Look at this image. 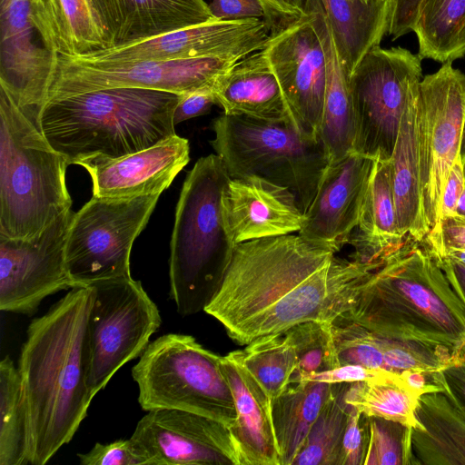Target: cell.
Masks as SVG:
<instances>
[{"mask_svg":"<svg viewBox=\"0 0 465 465\" xmlns=\"http://www.w3.org/2000/svg\"><path fill=\"white\" fill-rule=\"evenodd\" d=\"M160 195L93 196L74 213L65 247L66 268L74 288L131 276L134 242L146 226Z\"/></svg>","mask_w":465,"mask_h":465,"instance_id":"cell-11","label":"cell"},{"mask_svg":"<svg viewBox=\"0 0 465 465\" xmlns=\"http://www.w3.org/2000/svg\"><path fill=\"white\" fill-rule=\"evenodd\" d=\"M366 451L363 465H414L411 429L394 420L364 415Z\"/></svg>","mask_w":465,"mask_h":465,"instance_id":"cell-39","label":"cell"},{"mask_svg":"<svg viewBox=\"0 0 465 465\" xmlns=\"http://www.w3.org/2000/svg\"><path fill=\"white\" fill-rule=\"evenodd\" d=\"M231 177L215 153L201 157L184 180L171 239L170 297L177 312L195 314L218 293L233 257L228 208Z\"/></svg>","mask_w":465,"mask_h":465,"instance_id":"cell-5","label":"cell"},{"mask_svg":"<svg viewBox=\"0 0 465 465\" xmlns=\"http://www.w3.org/2000/svg\"><path fill=\"white\" fill-rule=\"evenodd\" d=\"M31 17L43 44L54 54L83 55L109 47L92 0H40Z\"/></svg>","mask_w":465,"mask_h":465,"instance_id":"cell-28","label":"cell"},{"mask_svg":"<svg viewBox=\"0 0 465 465\" xmlns=\"http://www.w3.org/2000/svg\"><path fill=\"white\" fill-rule=\"evenodd\" d=\"M213 91L216 105L225 114L294 123L277 77L262 50L238 61L218 79Z\"/></svg>","mask_w":465,"mask_h":465,"instance_id":"cell-25","label":"cell"},{"mask_svg":"<svg viewBox=\"0 0 465 465\" xmlns=\"http://www.w3.org/2000/svg\"><path fill=\"white\" fill-rule=\"evenodd\" d=\"M181 96L119 87L51 99L42 110L39 126L68 165L92 157L115 159L176 134L173 114Z\"/></svg>","mask_w":465,"mask_h":465,"instance_id":"cell-4","label":"cell"},{"mask_svg":"<svg viewBox=\"0 0 465 465\" xmlns=\"http://www.w3.org/2000/svg\"><path fill=\"white\" fill-rule=\"evenodd\" d=\"M419 56L439 63L465 55V0H425L413 31Z\"/></svg>","mask_w":465,"mask_h":465,"instance_id":"cell-33","label":"cell"},{"mask_svg":"<svg viewBox=\"0 0 465 465\" xmlns=\"http://www.w3.org/2000/svg\"><path fill=\"white\" fill-rule=\"evenodd\" d=\"M465 117V74L443 63L425 75L419 86L418 149L425 242L439 258L446 256L440 223L441 198L451 167L460 152Z\"/></svg>","mask_w":465,"mask_h":465,"instance_id":"cell-9","label":"cell"},{"mask_svg":"<svg viewBox=\"0 0 465 465\" xmlns=\"http://www.w3.org/2000/svg\"><path fill=\"white\" fill-rule=\"evenodd\" d=\"M211 144L232 179L258 176L289 189L307 212L329 166L321 138L289 120L223 114L212 124Z\"/></svg>","mask_w":465,"mask_h":465,"instance_id":"cell-7","label":"cell"},{"mask_svg":"<svg viewBox=\"0 0 465 465\" xmlns=\"http://www.w3.org/2000/svg\"><path fill=\"white\" fill-rule=\"evenodd\" d=\"M460 157L465 155V117L462 124L461 140H460Z\"/></svg>","mask_w":465,"mask_h":465,"instance_id":"cell-53","label":"cell"},{"mask_svg":"<svg viewBox=\"0 0 465 465\" xmlns=\"http://www.w3.org/2000/svg\"><path fill=\"white\" fill-rule=\"evenodd\" d=\"M365 451L366 427L364 415L350 406L338 465H363Z\"/></svg>","mask_w":465,"mask_h":465,"instance_id":"cell-41","label":"cell"},{"mask_svg":"<svg viewBox=\"0 0 465 465\" xmlns=\"http://www.w3.org/2000/svg\"><path fill=\"white\" fill-rule=\"evenodd\" d=\"M89 285L94 298L86 325L88 387L94 398L122 366L141 356L162 319L141 282L131 276Z\"/></svg>","mask_w":465,"mask_h":465,"instance_id":"cell-12","label":"cell"},{"mask_svg":"<svg viewBox=\"0 0 465 465\" xmlns=\"http://www.w3.org/2000/svg\"><path fill=\"white\" fill-rule=\"evenodd\" d=\"M331 332L340 365H360L401 376L411 371L440 370L453 356L419 341L378 334L344 315L331 323Z\"/></svg>","mask_w":465,"mask_h":465,"instance_id":"cell-21","label":"cell"},{"mask_svg":"<svg viewBox=\"0 0 465 465\" xmlns=\"http://www.w3.org/2000/svg\"><path fill=\"white\" fill-rule=\"evenodd\" d=\"M375 160L350 153L329 164L298 234L337 252L357 227Z\"/></svg>","mask_w":465,"mask_h":465,"instance_id":"cell-19","label":"cell"},{"mask_svg":"<svg viewBox=\"0 0 465 465\" xmlns=\"http://www.w3.org/2000/svg\"><path fill=\"white\" fill-rule=\"evenodd\" d=\"M372 262L343 315L378 334L455 354L465 343V293L452 262L410 235Z\"/></svg>","mask_w":465,"mask_h":465,"instance_id":"cell-3","label":"cell"},{"mask_svg":"<svg viewBox=\"0 0 465 465\" xmlns=\"http://www.w3.org/2000/svg\"><path fill=\"white\" fill-rule=\"evenodd\" d=\"M336 252L293 233L240 242L204 312L239 345L305 322L332 323L351 309L373 263Z\"/></svg>","mask_w":465,"mask_h":465,"instance_id":"cell-1","label":"cell"},{"mask_svg":"<svg viewBox=\"0 0 465 465\" xmlns=\"http://www.w3.org/2000/svg\"><path fill=\"white\" fill-rule=\"evenodd\" d=\"M221 367L233 396L237 416L230 431L241 465H281L272 399L242 363L236 351L222 356Z\"/></svg>","mask_w":465,"mask_h":465,"instance_id":"cell-23","label":"cell"},{"mask_svg":"<svg viewBox=\"0 0 465 465\" xmlns=\"http://www.w3.org/2000/svg\"><path fill=\"white\" fill-rule=\"evenodd\" d=\"M74 213L64 212L30 238L0 236L1 311L32 315L47 296L74 288L65 263Z\"/></svg>","mask_w":465,"mask_h":465,"instance_id":"cell-14","label":"cell"},{"mask_svg":"<svg viewBox=\"0 0 465 465\" xmlns=\"http://www.w3.org/2000/svg\"><path fill=\"white\" fill-rule=\"evenodd\" d=\"M0 87L40 129L58 54L36 43L30 0H1Z\"/></svg>","mask_w":465,"mask_h":465,"instance_id":"cell-18","label":"cell"},{"mask_svg":"<svg viewBox=\"0 0 465 465\" xmlns=\"http://www.w3.org/2000/svg\"><path fill=\"white\" fill-rule=\"evenodd\" d=\"M461 161H462V164H463V172H464V176H465V155L461 156Z\"/></svg>","mask_w":465,"mask_h":465,"instance_id":"cell-55","label":"cell"},{"mask_svg":"<svg viewBox=\"0 0 465 465\" xmlns=\"http://www.w3.org/2000/svg\"><path fill=\"white\" fill-rule=\"evenodd\" d=\"M221 361L222 356L191 335L167 333L156 338L132 369L141 408L191 411L230 429L237 415Z\"/></svg>","mask_w":465,"mask_h":465,"instance_id":"cell-8","label":"cell"},{"mask_svg":"<svg viewBox=\"0 0 465 465\" xmlns=\"http://www.w3.org/2000/svg\"><path fill=\"white\" fill-rule=\"evenodd\" d=\"M334 383L302 381L272 401V416L281 465H292Z\"/></svg>","mask_w":465,"mask_h":465,"instance_id":"cell-32","label":"cell"},{"mask_svg":"<svg viewBox=\"0 0 465 465\" xmlns=\"http://www.w3.org/2000/svg\"><path fill=\"white\" fill-rule=\"evenodd\" d=\"M457 214L465 217V188L457 203Z\"/></svg>","mask_w":465,"mask_h":465,"instance_id":"cell-52","label":"cell"},{"mask_svg":"<svg viewBox=\"0 0 465 465\" xmlns=\"http://www.w3.org/2000/svg\"><path fill=\"white\" fill-rule=\"evenodd\" d=\"M130 439L147 465H241L230 429L191 411L151 410Z\"/></svg>","mask_w":465,"mask_h":465,"instance_id":"cell-17","label":"cell"},{"mask_svg":"<svg viewBox=\"0 0 465 465\" xmlns=\"http://www.w3.org/2000/svg\"><path fill=\"white\" fill-rule=\"evenodd\" d=\"M240 59L202 57L177 61L91 62L58 54L48 100L109 88L131 87L188 94L213 89Z\"/></svg>","mask_w":465,"mask_h":465,"instance_id":"cell-13","label":"cell"},{"mask_svg":"<svg viewBox=\"0 0 465 465\" xmlns=\"http://www.w3.org/2000/svg\"><path fill=\"white\" fill-rule=\"evenodd\" d=\"M331 29L340 61L349 76L388 34L389 0H316Z\"/></svg>","mask_w":465,"mask_h":465,"instance_id":"cell-29","label":"cell"},{"mask_svg":"<svg viewBox=\"0 0 465 465\" xmlns=\"http://www.w3.org/2000/svg\"><path fill=\"white\" fill-rule=\"evenodd\" d=\"M432 380L465 411V343L442 369L431 372Z\"/></svg>","mask_w":465,"mask_h":465,"instance_id":"cell-42","label":"cell"},{"mask_svg":"<svg viewBox=\"0 0 465 465\" xmlns=\"http://www.w3.org/2000/svg\"><path fill=\"white\" fill-rule=\"evenodd\" d=\"M421 58L402 47L370 50L349 77L354 119L352 152L390 161L410 95L419 88Z\"/></svg>","mask_w":465,"mask_h":465,"instance_id":"cell-10","label":"cell"},{"mask_svg":"<svg viewBox=\"0 0 465 465\" xmlns=\"http://www.w3.org/2000/svg\"><path fill=\"white\" fill-rule=\"evenodd\" d=\"M391 2V0H389Z\"/></svg>","mask_w":465,"mask_h":465,"instance_id":"cell-56","label":"cell"},{"mask_svg":"<svg viewBox=\"0 0 465 465\" xmlns=\"http://www.w3.org/2000/svg\"><path fill=\"white\" fill-rule=\"evenodd\" d=\"M214 104H216V99L212 89H203L182 94L173 114L174 125L208 114Z\"/></svg>","mask_w":465,"mask_h":465,"instance_id":"cell-46","label":"cell"},{"mask_svg":"<svg viewBox=\"0 0 465 465\" xmlns=\"http://www.w3.org/2000/svg\"><path fill=\"white\" fill-rule=\"evenodd\" d=\"M91 285L76 287L27 328L18 360L28 420V462L44 465L71 441L93 400L88 387Z\"/></svg>","mask_w":465,"mask_h":465,"instance_id":"cell-2","label":"cell"},{"mask_svg":"<svg viewBox=\"0 0 465 465\" xmlns=\"http://www.w3.org/2000/svg\"><path fill=\"white\" fill-rule=\"evenodd\" d=\"M411 429L414 465H465V411L442 390L422 394Z\"/></svg>","mask_w":465,"mask_h":465,"instance_id":"cell-26","label":"cell"},{"mask_svg":"<svg viewBox=\"0 0 465 465\" xmlns=\"http://www.w3.org/2000/svg\"><path fill=\"white\" fill-rule=\"evenodd\" d=\"M385 372L386 371L371 370L360 365L344 364L329 371L306 375L300 381H315L326 383H351L367 381Z\"/></svg>","mask_w":465,"mask_h":465,"instance_id":"cell-47","label":"cell"},{"mask_svg":"<svg viewBox=\"0 0 465 465\" xmlns=\"http://www.w3.org/2000/svg\"><path fill=\"white\" fill-rule=\"evenodd\" d=\"M67 166L0 87V236L33 237L71 209Z\"/></svg>","mask_w":465,"mask_h":465,"instance_id":"cell-6","label":"cell"},{"mask_svg":"<svg viewBox=\"0 0 465 465\" xmlns=\"http://www.w3.org/2000/svg\"><path fill=\"white\" fill-rule=\"evenodd\" d=\"M30 1H31L32 8L36 7L40 3V0H30Z\"/></svg>","mask_w":465,"mask_h":465,"instance_id":"cell-54","label":"cell"},{"mask_svg":"<svg viewBox=\"0 0 465 465\" xmlns=\"http://www.w3.org/2000/svg\"><path fill=\"white\" fill-rule=\"evenodd\" d=\"M420 395L400 375L385 372L375 378L349 383L345 401L367 417H381L411 429L420 428L415 410Z\"/></svg>","mask_w":465,"mask_h":465,"instance_id":"cell-34","label":"cell"},{"mask_svg":"<svg viewBox=\"0 0 465 465\" xmlns=\"http://www.w3.org/2000/svg\"><path fill=\"white\" fill-rule=\"evenodd\" d=\"M28 462V420L18 368L9 356L0 361V465Z\"/></svg>","mask_w":465,"mask_h":465,"instance_id":"cell-36","label":"cell"},{"mask_svg":"<svg viewBox=\"0 0 465 465\" xmlns=\"http://www.w3.org/2000/svg\"><path fill=\"white\" fill-rule=\"evenodd\" d=\"M349 383H334L292 465H338L350 406L345 401Z\"/></svg>","mask_w":465,"mask_h":465,"instance_id":"cell-37","label":"cell"},{"mask_svg":"<svg viewBox=\"0 0 465 465\" xmlns=\"http://www.w3.org/2000/svg\"><path fill=\"white\" fill-rule=\"evenodd\" d=\"M446 256L453 262L465 267V248L447 246Z\"/></svg>","mask_w":465,"mask_h":465,"instance_id":"cell-50","label":"cell"},{"mask_svg":"<svg viewBox=\"0 0 465 465\" xmlns=\"http://www.w3.org/2000/svg\"><path fill=\"white\" fill-rule=\"evenodd\" d=\"M109 47L216 20L203 0H92Z\"/></svg>","mask_w":465,"mask_h":465,"instance_id":"cell-24","label":"cell"},{"mask_svg":"<svg viewBox=\"0 0 465 465\" xmlns=\"http://www.w3.org/2000/svg\"><path fill=\"white\" fill-rule=\"evenodd\" d=\"M301 132L321 138L326 86L325 52L312 11L272 33L262 49Z\"/></svg>","mask_w":465,"mask_h":465,"instance_id":"cell-15","label":"cell"},{"mask_svg":"<svg viewBox=\"0 0 465 465\" xmlns=\"http://www.w3.org/2000/svg\"><path fill=\"white\" fill-rule=\"evenodd\" d=\"M442 236L445 247L465 248V217L455 215L442 222Z\"/></svg>","mask_w":465,"mask_h":465,"instance_id":"cell-49","label":"cell"},{"mask_svg":"<svg viewBox=\"0 0 465 465\" xmlns=\"http://www.w3.org/2000/svg\"><path fill=\"white\" fill-rule=\"evenodd\" d=\"M420 86V85H419ZM419 88L409 97L391 162L398 228L402 236L425 242L429 234L420 179L418 149Z\"/></svg>","mask_w":465,"mask_h":465,"instance_id":"cell-27","label":"cell"},{"mask_svg":"<svg viewBox=\"0 0 465 465\" xmlns=\"http://www.w3.org/2000/svg\"><path fill=\"white\" fill-rule=\"evenodd\" d=\"M271 34L280 31L307 15L308 0H260Z\"/></svg>","mask_w":465,"mask_h":465,"instance_id":"cell-43","label":"cell"},{"mask_svg":"<svg viewBox=\"0 0 465 465\" xmlns=\"http://www.w3.org/2000/svg\"><path fill=\"white\" fill-rule=\"evenodd\" d=\"M77 456L82 465H147L131 439L96 442L88 452Z\"/></svg>","mask_w":465,"mask_h":465,"instance_id":"cell-40","label":"cell"},{"mask_svg":"<svg viewBox=\"0 0 465 465\" xmlns=\"http://www.w3.org/2000/svg\"><path fill=\"white\" fill-rule=\"evenodd\" d=\"M424 2L425 0H391V12L388 35L392 40L413 31Z\"/></svg>","mask_w":465,"mask_h":465,"instance_id":"cell-45","label":"cell"},{"mask_svg":"<svg viewBox=\"0 0 465 465\" xmlns=\"http://www.w3.org/2000/svg\"><path fill=\"white\" fill-rule=\"evenodd\" d=\"M287 333L298 361L296 382L306 375L329 371L340 365L331 322H305L288 329Z\"/></svg>","mask_w":465,"mask_h":465,"instance_id":"cell-38","label":"cell"},{"mask_svg":"<svg viewBox=\"0 0 465 465\" xmlns=\"http://www.w3.org/2000/svg\"><path fill=\"white\" fill-rule=\"evenodd\" d=\"M355 236L353 257L361 261L379 259L401 244L391 185L390 161L375 160Z\"/></svg>","mask_w":465,"mask_h":465,"instance_id":"cell-31","label":"cell"},{"mask_svg":"<svg viewBox=\"0 0 465 465\" xmlns=\"http://www.w3.org/2000/svg\"><path fill=\"white\" fill-rule=\"evenodd\" d=\"M228 208L237 244L299 232L305 220L289 189L258 176L231 178Z\"/></svg>","mask_w":465,"mask_h":465,"instance_id":"cell-22","label":"cell"},{"mask_svg":"<svg viewBox=\"0 0 465 465\" xmlns=\"http://www.w3.org/2000/svg\"><path fill=\"white\" fill-rule=\"evenodd\" d=\"M236 351L272 401L296 382L298 361L287 331L256 338Z\"/></svg>","mask_w":465,"mask_h":465,"instance_id":"cell-35","label":"cell"},{"mask_svg":"<svg viewBox=\"0 0 465 465\" xmlns=\"http://www.w3.org/2000/svg\"><path fill=\"white\" fill-rule=\"evenodd\" d=\"M452 264H453L457 278L460 282V284L465 293V267L459 263H455L453 262H452Z\"/></svg>","mask_w":465,"mask_h":465,"instance_id":"cell-51","label":"cell"},{"mask_svg":"<svg viewBox=\"0 0 465 465\" xmlns=\"http://www.w3.org/2000/svg\"><path fill=\"white\" fill-rule=\"evenodd\" d=\"M326 56L327 76L320 137L325 147L329 164L352 152L354 119L349 74L344 70L331 29L316 0H308Z\"/></svg>","mask_w":465,"mask_h":465,"instance_id":"cell-30","label":"cell"},{"mask_svg":"<svg viewBox=\"0 0 465 465\" xmlns=\"http://www.w3.org/2000/svg\"><path fill=\"white\" fill-rule=\"evenodd\" d=\"M187 139L174 134L142 151L115 158L81 161L92 180L93 196L125 198L162 193L190 161Z\"/></svg>","mask_w":465,"mask_h":465,"instance_id":"cell-20","label":"cell"},{"mask_svg":"<svg viewBox=\"0 0 465 465\" xmlns=\"http://www.w3.org/2000/svg\"><path fill=\"white\" fill-rule=\"evenodd\" d=\"M271 35L264 19L213 20L83 55L91 62L177 61L202 57L242 59L261 51Z\"/></svg>","mask_w":465,"mask_h":465,"instance_id":"cell-16","label":"cell"},{"mask_svg":"<svg viewBox=\"0 0 465 465\" xmlns=\"http://www.w3.org/2000/svg\"><path fill=\"white\" fill-rule=\"evenodd\" d=\"M209 8L219 21L266 18L265 9L260 0H211Z\"/></svg>","mask_w":465,"mask_h":465,"instance_id":"cell-44","label":"cell"},{"mask_svg":"<svg viewBox=\"0 0 465 465\" xmlns=\"http://www.w3.org/2000/svg\"><path fill=\"white\" fill-rule=\"evenodd\" d=\"M465 188V176L460 155L458 156L451 167L446 186L444 188L441 207L440 223L445 219L457 215V203Z\"/></svg>","mask_w":465,"mask_h":465,"instance_id":"cell-48","label":"cell"}]
</instances>
